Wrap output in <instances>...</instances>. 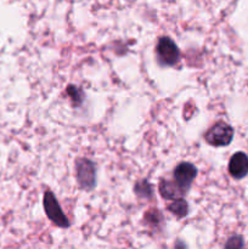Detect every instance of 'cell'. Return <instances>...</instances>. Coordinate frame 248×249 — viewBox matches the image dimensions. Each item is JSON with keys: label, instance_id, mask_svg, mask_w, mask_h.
I'll use <instances>...</instances> for the list:
<instances>
[{"label": "cell", "instance_id": "obj_1", "mask_svg": "<svg viewBox=\"0 0 248 249\" xmlns=\"http://www.w3.org/2000/svg\"><path fill=\"white\" fill-rule=\"evenodd\" d=\"M233 129L225 122H218L206 133V141L212 146H228L232 141Z\"/></svg>", "mask_w": 248, "mask_h": 249}, {"label": "cell", "instance_id": "obj_2", "mask_svg": "<svg viewBox=\"0 0 248 249\" xmlns=\"http://www.w3.org/2000/svg\"><path fill=\"white\" fill-rule=\"evenodd\" d=\"M158 61L164 66H174L180 60V51L169 36L159 38L156 49Z\"/></svg>", "mask_w": 248, "mask_h": 249}, {"label": "cell", "instance_id": "obj_3", "mask_svg": "<svg viewBox=\"0 0 248 249\" xmlns=\"http://www.w3.org/2000/svg\"><path fill=\"white\" fill-rule=\"evenodd\" d=\"M44 209H45L48 218L55 225L60 226V228H68L70 226L68 219L63 214L57 199L55 198V196H53L51 191H45V194H44Z\"/></svg>", "mask_w": 248, "mask_h": 249}, {"label": "cell", "instance_id": "obj_4", "mask_svg": "<svg viewBox=\"0 0 248 249\" xmlns=\"http://www.w3.org/2000/svg\"><path fill=\"white\" fill-rule=\"evenodd\" d=\"M197 175V169L194 164L191 163H180L174 170V179L175 184L177 185L182 192H187L191 187L192 181L195 180Z\"/></svg>", "mask_w": 248, "mask_h": 249}, {"label": "cell", "instance_id": "obj_5", "mask_svg": "<svg viewBox=\"0 0 248 249\" xmlns=\"http://www.w3.org/2000/svg\"><path fill=\"white\" fill-rule=\"evenodd\" d=\"M77 179L80 187L90 191L95 186L96 175H95V165L89 160H79L77 162Z\"/></svg>", "mask_w": 248, "mask_h": 249}, {"label": "cell", "instance_id": "obj_6", "mask_svg": "<svg viewBox=\"0 0 248 249\" xmlns=\"http://www.w3.org/2000/svg\"><path fill=\"white\" fill-rule=\"evenodd\" d=\"M229 173L233 179H243L248 174V156L236 152L229 162Z\"/></svg>", "mask_w": 248, "mask_h": 249}, {"label": "cell", "instance_id": "obj_7", "mask_svg": "<svg viewBox=\"0 0 248 249\" xmlns=\"http://www.w3.org/2000/svg\"><path fill=\"white\" fill-rule=\"evenodd\" d=\"M159 194L164 199H177L180 198V195H184V192L177 187L175 182L169 180H162L159 182Z\"/></svg>", "mask_w": 248, "mask_h": 249}, {"label": "cell", "instance_id": "obj_8", "mask_svg": "<svg viewBox=\"0 0 248 249\" xmlns=\"http://www.w3.org/2000/svg\"><path fill=\"white\" fill-rule=\"evenodd\" d=\"M169 212H172L177 218H184L189 213V206H187V202L184 198H177L173 199L172 203L168 206Z\"/></svg>", "mask_w": 248, "mask_h": 249}, {"label": "cell", "instance_id": "obj_9", "mask_svg": "<svg viewBox=\"0 0 248 249\" xmlns=\"http://www.w3.org/2000/svg\"><path fill=\"white\" fill-rule=\"evenodd\" d=\"M243 238L241 236H232L228 240L225 245V249H242Z\"/></svg>", "mask_w": 248, "mask_h": 249}]
</instances>
